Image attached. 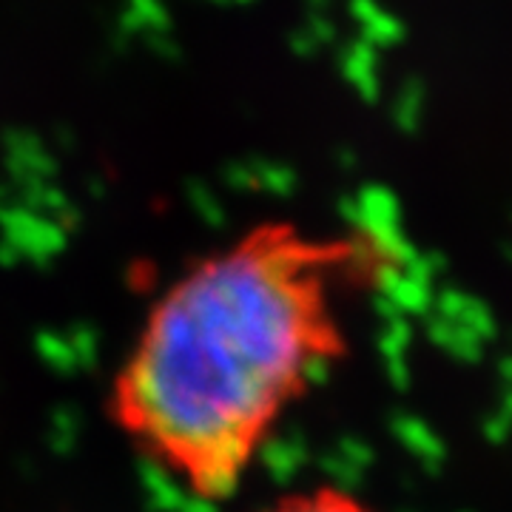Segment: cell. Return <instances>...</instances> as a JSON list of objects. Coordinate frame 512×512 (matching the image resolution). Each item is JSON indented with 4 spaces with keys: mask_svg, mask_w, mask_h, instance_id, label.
<instances>
[{
    "mask_svg": "<svg viewBox=\"0 0 512 512\" xmlns=\"http://www.w3.org/2000/svg\"><path fill=\"white\" fill-rule=\"evenodd\" d=\"M379 262L365 234L265 222L185 265L111 376V427L191 498H231L348 353L345 302Z\"/></svg>",
    "mask_w": 512,
    "mask_h": 512,
    "instance_id": "cell-1",
    "label": "cell"
},
{
    "mask_svg": "<svg viewBox=\"0 0 512 512\" xmlns=\"http://www.w3.org/2000/svg\"><path fill=\"white\" fill-rule=\"evenodd\" d=\"M254 512H379L370 507L365 498L353 495L345 487L336 484H313L293 490L256 507Z\"/></svg>",
    "mask_w": 512,
    "mask_h": 512,
    "instance_id": "cell-2",
    "label": "cell"
},
{
    "mask_svg": "<svg viewBox=\"0 0 512 512\" xmlns=\"http://www.w3.org/2000/svg\"><path fill=\"white\" fill-rule=\"evenodd\" d=\"M225 3H237V6H248L251 0H225Z\"/></svg>",
    "mask_w": 512,
    "mask_h": 512,
    "instance_id": "cell-3",
    "label": "cell"
}]
</instances>
